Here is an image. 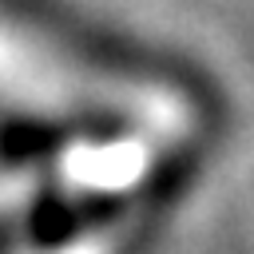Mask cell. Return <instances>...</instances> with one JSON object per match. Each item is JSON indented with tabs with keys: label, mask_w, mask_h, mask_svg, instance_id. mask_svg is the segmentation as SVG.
<instances>
[{
	"label": "cell",
	"mask_w": 254,
	"mask_h": 254,
	"mask_svg": "<svg viewBox=\"0 0 254 254\" xmlns=\"http://www.w3.org/2000/svg\"><path fill=\"white\" fill-rule=\"evenodd\" d=\"M4 246H8V226H0V254H4Z\"/></svg>",
	"instance_id": "1"
}]
</instances>
